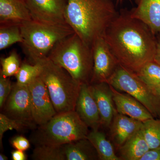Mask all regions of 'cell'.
Segmentation results:
<instances>
[{
  "instance_id": "1",
  "label": "cell",
  "mask_w": 160,
  "mask_h": 160,
  "mask_svg": "<svg viewBox=\"0 0 160 160\" xmlns=\"http://www.w3.org/2000/svg\"><path fill=\"white\" fill-rule=\"evenodd\" d=\"M144 23L129 15L117 16L103 35L120 66L137 72L153 61L157 41Z\"/></svg>"
},
{
  "instance_id": "2",
  "label": "cell",
  "mask_w": 160,
  "mask_h": 160,
  "mask_svg": "<svg viewBox=\"0 0 160 160\" xmlns=\"http://www.w3.org/2000/svg\"><path fill=\"white\" fill-rule=\"evenodd\" d=\"M116 14L112 0H68L65 18L75 33L91 47Z\"/></svg>"
},
{
  "instance_id": "3",
  "label": "cell",
  "mask_w": 160,
  "mask_h": 160,
  "mask_svg": "<svg viewBox=\"0 0 160 160\" xmlns=\"http://www.w3.org/2000/svg\"><path fill=\"white\" fill-rule=\"evenodd\" d=\"M48 58L81 85L91 83L93 66L91 47L75 32L58 42Z\"/></svg>"
},
{
  "instance_id": "4",
  "label": "cell",
  "mask_w": 160,
  "mask_h": 160,
  "mask_svg": "<svg viewBox=\"0 0 160 160\" xmlns=\"http://www.w3.org/2000/svg\"><path fill=\"white\" fill-rule=\"evenodd\" d=\"M36 63L41 66L39 77L47 87L57 112L75 111L81 84L48 57Z\"/></svg>"
},
{
  "instance_id": "5",
  "label": "cell",
  "mask_w": 160,
  "mask_h": 160,
  "mask_svg": "<svg viewBox=\"0 0 160 160\" xmlns=\"http://www.w3.org/2000/svg\"><path fill=\"white\" fill-rule=\"evenodd\" d=\"M89 128L75 111L58 113L46 124L38 126L30 136L35 146H62L87 138Z\"/></svg>"
},
{
  "instance_id": "6",
  "label": "cell",
  "mask_w": 160,
  "mask_h": 160,
  "mask_svg": "<svg viewBox=\"0 0 160 160\" xmlns=\"http://www.w3.org/2000/svg\"><path fill=\"white\" fill-rule=\"evenodd\" d=\"M20 28L23 50L32 64L48 58L58 42L74 32L69 26L48 25L33 20L23 23Z\"/></svg>"
},
{
  "instance_id": "7",
  "label": "cell",
  "mask_w": 160,
  "mask_h": 160,
  "mask_svg": "<svg viewBox=\"0 0 160 160\" xmlns=\"http://www.w3.org/2000/svg\"><path fill=\"white\" fill-rule=\"evenodd\" d=\"M107 83L136 99L155 118H160V93L134 72L119 65Z\"/></svg>"
},
{
  "instance_id": "8",
  "label": "cell",
  "mask_w": 160,
  "mask_h": 160,
  "mask_svg": "<svg viewBox=\"0 0 160 160\" xmlns=\"http://www.w3.org/2000/svg\"><path fill=\"white\" fill-rule=\"evenodd\" d=\"M91 49L93 66L90 84L107 83L119 65L104 37L96 39Z\"/></svg>"
},
{
  "instance_id": "9",
  "label": "cell",
  "mask_w": 160,
  "mask_h": 160,
  "mask_svg": "<svg viewBox=\"0 0 160 160\" xmlns=\"http://www.w3.org/2000/svg\"><path fill=\"white\" fill-rule=\"evenodd\" d=\"M32 18L38 22L51 25H68L65 18L68 0H23Z\"/></svg>"
},
{
  "instance_id": "10",
  "label": "cell",
  "mask_w": 160,
  "mask_h": 160,
  "mask_svg": "<svg viewBox=\"0 0 160 160\" xmlns=\"http://www.w3.org/2000/svg\"><path fill=\"white\" fill-rule=\"evenodd\" d=\"M31 96L33 122L38 126L46 124L58 114L46 85L39 76L28 85Z\"/></svg>"
},
{
  "instance_id": "11",
  "label": "cell",
  "mask_w": 160,
  "mask_h": 160,
  "mask_svg": "<svg viewBox=\"0 0 160 160\" xmlns=\"http://www.w3.org/2000/svg\"><path fill=\"white\" fill-rule=\"evenodd\" d=\"M2 109V113L11 118L35 123L28 86L17 82L12 84L11 92Z\"/></svg>"
},
{
  "instance_id": "12",
  "label": "cell",
  "mask_w": 160,
  "mask_h": 160,
  "mask_svg": "<svg viewBox=\"0 0 160 160\" xmlns=\"http://www.w3.org/2000/svg\"><path fill=\"white\" fill-rule=\"evenodd\" d=\"M75 111L90 129L98 130L102 127L99 111L92 93L89 84L81 85Z\"/></svg>"
},
{
  "instance_id": "13",
  "label": "cell",
  "mask_w": 160,
  "mask_h": 160,
  "mask_svg": "<svg viewBox=\"0 0 160 160\" xmlns=\"http://www.w3.org/2000/svg\"><path fill=\"white\" fill-rule=\"evenodd\" d=\"M143 122L116 112L109 126V140L118 150L135 133L142 129Z\"/></svg>"
},
{
  "instance_id": "14",
  "label": "cell",
  "mask_w": 160,
  "mask_h": 160,
  "mask_svg": "<svg viewBox=\"0 0 160 160\" xmlns=\"http://www.w3.org/2000/svg\"><path fill=\"white\" fill-rule=\"evenodd\" d=\"M109 86L116 109L119 113L143 122L154 118L149 110L136 99L126 92L122 93Z\"/></svg>"
},
{
  "instance_id": "15",
  "label": "cell",
  "mask_w": 160,
  "mask_h": 160,
  "mask_svg": "<svg viewBox=\"0 0 160 160\" xmlns=\"http://www.w3.org/2000/svg\"><path fill=\"white\" fill-rule=\"evenodd\" d=\"M89 86L99 111L102 127L108 129L117 111L110 86L106 82L90 84Z\"/></svg>"
},
{
  "instance_id": "16",
  "label": "cell",
  "mask_w": 160,
  "mask_h": 160,
  "mask_svg": "<svg viewBox=\"0 0 160 160\" xmlns=\"http://www.w3.org/2000/svg\"><path fill=\"white\" fill-rule=\"evenodd\" d=\"M129 14L145 24L154 35L160 33V0H138L137 6Z\"/></svg>"
},
{
  "instance_id": "17",
  "label": "cell",
  "mask_w": 160,
  "mask_h": 160,
  "mask_svg": "<svg viewBox=\"0 0 160 160\" xmlns=\"http://www.w3.org/2000/svg\"><path fill=\"white\" fill-rule=\"evenodd\" d=\"M32 20L23 0H0V26L21 25Z\"/></svg>"
},
{
  "instance_id": "18",
  "label": "cell",
  "mask_w": 160,
  "mask_h": 160,
  "mask_svg": "<svg viewBox=\"0 0 160 160\" xmlns=\"http://www.w3.org/2000/svg\"><path fill=\"white\" fill-rule=\"evenodd\" d=\"M150 149L141 129L120 147L118 156L121 160H140Z\"/></svg>"
},
{
  "instance_id": "19",
  "label": "cell",
  "mask_w": 160,
  "mask_h": 160,
  "mask_svg": "<svg viewBox=\"0 0 160 160\" xmlns=\"http://www.w3.org/2000/svg\"><path fill=\"white\" fill-rule=\"evenodd\" d=\"M66 160H99L91 142L86 138L63 145Z\"/></svg>"
},
{
  "instance_id": "20",
  "label": "cell",
  "mask_w": 160,
  "mask_h": 160,
  "mask_svg": "<svg viewBox=\"0 0 160 160\" xmlns=\"http://www.w3.org/2000/svg\"><path fill=\"white\" fill-rule=\"evenodd\" d=\"M87 138L92 144L98 155L99 160H121L115 151L113 144L106 134L98 130L89 131Z\"/></svg>"
},
{
  "instance_id": "21",
  "label": "cell",
  "mask_w": 160,
  "mask_h": 160,
  "mask_svg": "<svg viewBox=\"0 0 160 160\" xmlns=\"http://www.w3.org/2000/svg\"><path fill=\"white\" fill-rule=\"evenodd\" d=\"M31 158L34 160H66L63 145L35 146Z\"/></svg>"
},
{
  "instance_id": "22",
  "label": "cell",
  "mask_w": 160,
  "mask_h": 160,
  "mask_svg": "<svg viewBox=\"0 0 160 160\" xmlns=\"http://www.w3.org/2000/svg\"><path fill=\"white\" fill-rule=\"evenodd\" d=\"M22 42L20 25L0 26V50L6 49L16 43L22 44Z\"/></svg>"
},
{
  "instance_id": "23",
  "label": "cell",
  "mask_w": 160,
  "mask_h": 160,
  "mask_svg": "<svg viewBox=\"0 0 160 160\" xmlns=\"http://www.w3.org/2000/svg\"><path fill=\"white\" fill-rule=\"evenodd\" d=\"M37 125L34 123L28 122L20 120L13 119L1 112L0 113V145L2 147L4 133L9 130L15 129L18 131H23L28 129H36Z\"/></svg>"
},
{
  "instance_id": "24",
  "label": "cell",
  "mask_w": 160,
  "mask_h": 160,
  "mask_svg": "<svg viewBox=\"0 0 160 160\" xmlns=\"http://www.w3.org/2000/svg\"><path fill=\"white\" fill-rule=\"evenodd\" d=\"M142 130L150 149L160 146V118L144 122Z\"/></svg>"
},
{
  "instance_id": "25",
  "label": "cell",
  "mask_w": 160,
  "mask_h": 160,
  "mask_svg": "<svg viewBox=\"0 0 160 160\" xmlns=\"http://www.w3.org/2000/svg\"><path fill=\"white\" fill-rule=\"evenodd\" d=\"M135 73L149 86L160 84V65L154 61L146 63Z\"/></svg>"
},
{
  "instance_id": "26",
  "label": "cell",
  "mask_w": 160,
  "mask_h": 160,
  "mask_svg": "<svg viewBox=\"0 0 160 160\" xmlns=\"http://www.w3.org/2000/svg\"><path fill=\"white\" fill-rule=\"evenodd\" d=\"M40 72L41 66L38 63H22L18 73L15 76L16 82L20 85L28 86L34 78L39 76Z\"/></svg>"
},
{
  "instance_id": "27",
  "label": "cell",
  "mask_w": 160,
  "mask_h": 160,
  "mask_svg": "<svg viewBox=\"0 0 160 160\" xmlns=\"http://www.w3.org/2000/svg\"><path fill=\"white\" fill-rule=\"evenodd\" d=\"M1 64L2 69L0 75L6 78L15 76L22 65L17 52L15 51H12L7 57L1 58Z\"/></svg>"
},
{
  "instance_id": "28",
  "label": "cell",
  "mask_w": 160,
  "mask_h": 160,
  "mask_svg": "<svg viewBox=\"0 0 160 160\" xmlns=\"http://www.w3.org/2000/svg\"><path fill=\"white\" fill-rule=\"evenodd\" d=\"M9 78H6L0 75V108H3L5 102L9 97L12 89Z\"/></svg>"
},
{
  "instance_id": "29",
  "label": "cell",
  "mask_w": 160,
  "mask_h": 160,
  "mask_svg": "<svg viewBox=\"0 0 160 160\" xmlns=\"http://www.w3.org/2000/svg\"><path fill=\"white\" fill-rule=\"evenodd\" d=\"M10 143L14 149L25 151L29 149L30 143L29 140L22 136H16L12 138Z\"/></svg>"
},
{
  "instance_id": "30",
  "label": "cell",
  "mask_w": 160,
  "mask_h": 160,
  "mask_svg": "<svg viewBox=\"0 0 160 160\" xmlns=\"http://www.w3.org/2000/svg\"><path fill=\"white\" fill-rule=\"evenodd\" d=\"M140 160H160V146L149 149Z\"/></svg>"
},
{
  "instance_id": "31",
  "label": "cell",
  "mask_w": 160,
  "mask_h": 160,
  "mask_svg": "<svg viewBox=\"0 0 160 160\" xmlns=\"http://www.w3.org/2000/svg\"><path fill=\"white\" fill-rule=\"evenodd\" d=\"M12 160H27V156L24 151L15 149L12 151Z\"/></svg>"
},
{
  "instance_id": "32",
  "label": "cell",
  "mask_w": 160,
  "mask_h": 160,
  "mask_svg": "<svg viewBox=\"0 0 160 160\" xmlns=\"http://www.w3.org/2000/svg\"><path fill=\"white\" fill-rule=\"evenodd\" d=\"M153 61L160 65V38L157 43L156 49Z\"/></svg>"
},
{
  "instance_id": "33",
  "label": "cell",
  "mask_w": 160,
  "mask_h": 160,
  "mask_svg": "<svg viewBox=\"0 0 160 160\" xmlns=\"http://www.w3.org/2000/svg\"><path fill=\"white\" fill-rule=\"evenodd\" d=\"M151 87L155 89L158 92L160 93V84H158V85H156V86H151Z\"/></svg>"
},
{
  "instance_id": "34",
  "label": "cell",
  "mask_w": 160,
  "mask_h": 160,
  "mask_svg": "<svg viewBox=\"0 0 160 160\" xmlns=\"http://www.w3.org/2000/svg\"><path fill=\"white\" fill-rule=\"evenodd\" d=\"M8 160V158L5 155L1 153L0 154V160Z\"/></svg>"
}]
</instances>
